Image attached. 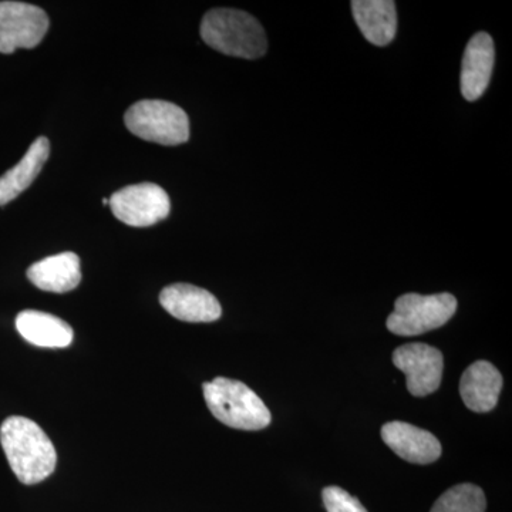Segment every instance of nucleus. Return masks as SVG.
<instances>
[{
    "label": "nucleus",
    "instance_id": "6e6552de",
    "mask_svg": "<svg viewBox=\"0 0 512 512\" xmlns=\"http://www.w3.org/2000/svg\"><path fill=\"white\" fill-rule=\"evenodd\" d=\"M393 363L407 377V390L416 397L436 392L443 377L444 360L439 349L409 343L394 350Z\"/></svg>",
    "mask_w": 512,
    "mask_h": 512
},
{
    "label": "nucleus",
    "instance_id": "1a4fd4ad",
    "mask_svg": "<svg viewBox=\"0 0 512 512\" xmlns=\"http://www.w3.org/2000/svg\"><path fill=\"white\" fill-rule=\"evenodd\" d=\"M161 306L175 319L190 323H210L221 318L222 308L211 292L198 286L175 284L160 293Z\"/></svg>",
    "mask_w": 512,
    "mask_h": 512
},
{
    "label": "nucleus",
    "instance_id": "a211bd4d",
    "mask_svg": "<svg viewBox=\"0 0 512 512\" xmlns=\"http://www.w3.org/2000/svg\"><path fill=\"white\" fill-rule=\"evenodd\" d=\"M322 495L323 504L328 512H367L357 498L336 485L326 487Z\"/></svg>",
    "mask_w": 512,
    "mask_h": 512
},
{
    "label": "nucleus",
    "instance_id": "2eb2a0df",
    "mask_svg": "<svg viewBox=\"0 0 512 512\" xmlns=\"http://www.w3.org/2000/svg\"><path fill=\"white\" fill-rule=\"evenodd\" d=\"M16 329L26 342L39 348L63 349L72 345V326L50 313L23 311L16 318Z\"/></svg>",
    "mask_w": 512,
    "mask_h": 512
},
{
    "label": "nucleus",
    "instance_id": "423d86ee",
    "mask_svg": "<svg viewBox=\"0 0 512 512\" xmlns=\"http://www.w3.org/2000/svg\"><path fill=\"white\" fill-rule=\"evenodd\" d=\"M114 217L130 227L146 228L165 220L171 204L167 192L157 184L130 185L114 192L109 200Z\"/></svg>",
    "mask_w": 512,
    "mask_h": 512
},
{
    "label": "nucleus",
    "instance_id": "39448f33",
    "mask_svg": "<svg viewBox=\"0 0 512 512\" xmlns=\"http://www.w3.org/2000/svg\"><path fill=\"white\" fill-rule=\"evenodd\" d=\"M457 299L450 293L419 295L406 293L400 296L394 311L387 318V329L397 336H417L439 329L453 318Z\"/></svg>",
    "mask_w": 512,
    "mask_h": 512
},
{
    "label": "nucleus",
    "instance_id": "4468645a",
    "mask_svg": "<svg viewBox=\"0 0 512 512\" xmlns=\"http://www.w3.org/2000/svg\"><path fill=\"white\" fill-rule=\"evenodd\" d=\"M352 12L367 42L375 46L393 42L397 32V12L392 0H355Z\"/></svg>",
    "mask_w": 512,
    "mask_h": 512
},
{
    "label": "nucleus",
    "instance_id": "20e7f679",
    "mask_svg": "<svg viewBox=\"0 0 512 512\" xmlns=\"http://www.w3.org/2000/svg\"><path fill=\"white\" fill-rule=\"evenodd\" d=\"M124 123L134 136L161 146H180L190 140L187 113L170 101H138L127 110Z\"/></svg>",
    "mask_w": 512,
    "mask_h": 512
},
{
    "label": "nucleus",
    "instance_id": "f03ea898",
    "mask_svg": "<svg viewBox=\"0 0 512 512\" xmlns=\"http://www.w3.org/2000/svg\"><path fill=\"white\" fill-rule=\"evenodd\" d=\"M201 37L222 55L259 59L268 49L265 30L247 12L237 9H212L201 23Z\"/></svg>",
    "mask_w": 512,
    "mask_h": 512
},
{
    "label": "nucleus",
    "instance_id": "9d476101",
    "mask_svg": "<svg viewBox=\"0 0 512 512\" xmlns=\"http://www.w3.org/2000/svg\"><path fill=\"white\" fill-rule=\"evenodd\" d=\"M382 439L397 456L413 464H431L441 456L436 436L403 421H392L382 427Z\"/></svg>",
    "mask_w": 512,
    "mask_h": 512
},
{
    "label": "nucleus",
    "instance_id": "dca6fc26",
    "mask_svg": "<svg viewBox=\"0 0 512 512\" xmlns=\"http://www.w3.org/2000/svg\"><path fill=\"white\" fill-rule=\"evenodd\" d=\"M49 157L50 141L46 137L36 138L25 157L0 177V207L16 200L23 191L28 190Z\"/></svg>",
    "mask_w": 512,
    "mask_h": 512
},
{
    "label": "nucleus",
    "instance_id": "f3484780",
    "mask_svg": "<svg viewBox=\"0 0 512 512\" xmlns=\"http://www.w3.org/2000/svg\"><path fill=\"white\" fill-rule=\"evenodd\" d=\"M487 500L483 490L474 484H458L434 503L430 512H485Z\"/></svg>",
    "mask_w": 512,
    "mask_h": 512
},
{
    "label": "nucleus",
    "instance_id": "0eeeda50",
    "mask_svg": "<svg viewBox=\"0 0 512 512\" xmlns=\"http://www.w3.org/2000/svg\"><path fill=\"white\" fill-rule=\"evenodd\" d=\"M43 9L23 2H0V53L12 55L18 49L40 45L49 30Z\"/></svg>",
    "mask_w": 512,
    "mask_h": 512
},
{
    "label": "nucleus",
    "instance_id": "9b49d317",
    "mask_svg": "<svg viewBox=\"0 0 512 512\" xmlns=\"http://www.w3.org/2000/svg\"><path fill=\"white\" fill-rule=\"evenodd\" d=\"M495 62L494 42L488 33L471 37L461 67V93L467 101H476L487 90L493 76Z\"/></svg>",
    "mask_w": 512,
    "mask_h": 512
},
{
    "label": "nucleus",
    "instance_id": "ddd939ff",
    "mask_svg": "<svg viewBox=\"0 0 512 512\" xmlns=\"http://www.w3.org/2000/svg\"><path fill=\"white\" fill-rule=\"evenodd\" d=\"M28 278L40 291L66 293L82 282L80 258L73 252L47 256L28 269Z\"/></svg>",
    "mask_w": 512,
    "mask_h": 512
},
{
    "label": "nucleus",
    "instance_id": "f257e3e1",
    "mask_svg": "<svg viewBox=\"0 0 512 512\" xmlns=\"http://www.w3.org/2000/svg\"><path fill=\"white\" fill-rule=\"evenodd\" d=\"M0 444L20 483H42L55 471L56 448L42 427L28 417L10 416L3 421Z\"/></svg>",
    "mask_w": 512,
    "mask_h": 512
},
{
    "label": "nucleus",
    "instance_id": "f8f14e48",
    "mask_svg": "<svg viewBox=\"0 0 512 512\" xmlns=\"http://www.w3.org/2000/svg\"><path fill=\"white\" fill-rule=\"evenodd\" d=\"M503 376L487 360L468 366L460 380V394L468 409L476 413L491 412L498 403Z\"/></svg>",
    "mask_w": 512,
    "mask_h": 512
},
{
    "label": "nucleus",
    "instance_id": "7ed1b4c3",
    "mask_svg": "<svg viewBox=\"0 0 512 512\" xmlns=\"http://www.w3.org/2000/svg\"><path fill=\"white\" fill-rule=\"evenodd\" d=\"M202 390L205 403L215 419L231 429L258 431L271 424V412L247 384L217 377L204 383Z\"/></svg>",
    "mask_w": 512,
    "mask_h": 512
}]
</instances>
